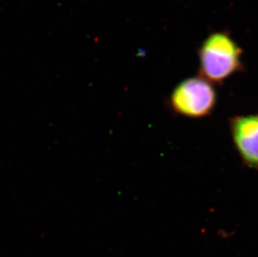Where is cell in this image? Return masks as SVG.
Listing matches in <instances>:
<instances>
[{"mask_svg":"<svg viewBox=\"0 0 258 257\" xmlns=\"http://www.w3.org/2000/svg\"><path fill=\"white\" fill-rule=\"evenodd\" d=\"M229 124L239 156L246 166L258 170V114L232 117Z\"/></svg>","mask_w":258,"mask_h":257,"instance_id":"3","label":"cell"},{"mask_svg":"<svg viewBox=\"0 0 258 257\" xmlns=\"http://www.w3.org/2000/svg\"><path fill=\"white\" fill-rule=\"evenodd\" d=\"M199 76L220 85L244 70L243 51L227 31L213 32L198 49Z\"/></svg>","mask_w":258,"mask_h":257,"instance_id":"1","label":"cell"},{"mask_svg":"<svg viewBox=\"0 0 258 257\" xmlns=\"http://www.w3.org/2000/svg\"><path fill=\"white\" fill-rule=\"evenodd\" d=\"M169 105L175 114L190 119L209 116L217 104V93L212 83L200 76L178 83L169 96Z\"/></svg>","mask_w":258,"mask_h":257,"instance_id":"2","label":"cell"}]
</instances>
